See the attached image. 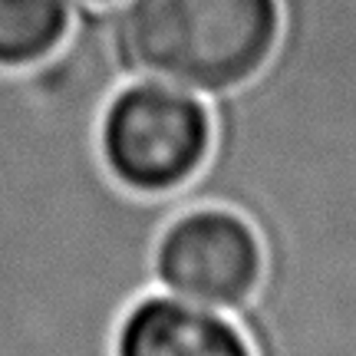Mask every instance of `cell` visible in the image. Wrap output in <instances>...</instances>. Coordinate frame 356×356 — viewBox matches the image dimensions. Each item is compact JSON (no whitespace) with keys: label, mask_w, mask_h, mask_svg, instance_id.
Here are the masks:
<instances>
[{"label":"cell","mask_w":356,"mask_h":356,"mask_svg":"<svg viewBox=\"0 0 356 356\" xmlns=\"http://www.w3.org/2000/svg\"><path fill=\"white\" fill-rule=\"evenodd\" d=\"M280 24V0H129L109 37L126 79L225 96L267 66Z\"/></svg>","instance_id":"6da1fadb"},{"label":"cell","mask_w":356,"mask_h":356,"mask_svg":"<svg viewBox=\"0 0 356 356\" xmlns=\"http://www.w3.org/2000/svg\"><path fill=\"white\" fill-rule=\"evenodd\" d=\"M211 106L152 79H122L99 115L106 172L136 195L185 188L211 155Z\"/></svg>","instance_id":"7a4b0ae2"},{"label":"cell","mask_w":356,"mask_h":356,"mask_svg":"<svg viewBox=\"0 0 356 356\" xmlns=\"http://www.w3.org/2000/svg\"><path fill=\"white\" fill-rule=\"evenodd\" d=\"M264 244L234 208L195 204L168 221L155 241L159 291L188 304L238 314L261 287Z\"/></svg>","instance_id":"3957f363"},{"label":"cell","mask_w":356,"mask_h":356,"mask_svg":"<svg viewBox=\"0 0 356 356\" xmlns=\"http://www.w3.org/2000/svg\"><path fill=\"white\" fill-rule=\"evenodd\" d=\"M113 356H254V346L228 314L149 291L119 320Z\"/></svg>","instance_id":"277c9868"},{"label":"cell","mask_w":356,"mask_h":356,"mask_svg":"<svg viewBox=\"0 0 356 356\" xmlns=\"http://www.w3.org/2000/svg\"><path fill=\"white\" fill-rule=\"evenodd\" d=\"M73 30L70 0H0V70L47 63Z\"/></svg>","instance_id":"5b68a950"},{"label":"cell","mask_w":356,"mask_h":356,"mask_svg":"<svg viewBox=\"0 0 356 356\" xmlns=\"http://www.w3.org/2000/svg\"><path fill=\"white\" fill-rule=\"evenodd\" d=\"M79 3H86V7H92V10H102V7H109V3H115V0H79Z\"/></svg>","instance_id":"8992f818"}]
</instances>
